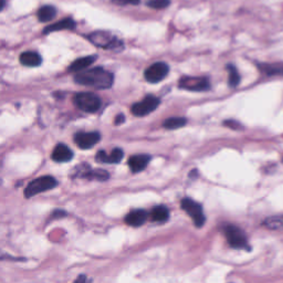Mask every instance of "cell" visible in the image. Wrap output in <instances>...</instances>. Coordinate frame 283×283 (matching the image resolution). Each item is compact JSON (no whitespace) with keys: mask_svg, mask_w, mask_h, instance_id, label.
I'll return each instance as SVG.
<instances>
[{"mask_svg":"<svg viewBox=\"0 0 283 283\" xmlns=\"http://www.w3.org/2000/svg\"><path fill=\"white\" fill-rule=\"evenodd\" d=\"M74 81L80 85L91 86L98 90L110 89L113 85V74L102 67H95L87 71H79L74 75Z\"/></svg>","mask_w":283,"mask_h":283,"instance_id":"1","label":"cell"},{"mask_svg":"<svg viewBox=\"0 0 283 283\" xmlns=\"http://www.w3.org/2000/svg\"><path fill=\"white\" fill-rule=\"evenodd\" d=\"M87 39L94 46L105 50L115 51V52H119L124 48V43H123L122 40H119L109 31H95V33L87 35Z\"/></svg>","mask_w":283,"mask_h":283,"instance_id":"2","label":"cell"},{"mask_svg":"<svg viewBox=\"0 0 283 283\" xmlns=\"http://www.w3.org/2000/svg\"><path fill=\"white\" fill-rule=\"evenodd\" d=\"M74 103L80 110L84 111L86 113H95L101 107L102 101L97 94L91 92H82L75 95Z\"/></svg>","mask_w":283,"mask_h":283,"instance_id":"3","label":"cell"},{"mask_svg":"<svg viewBox=\"0 0 283 283\" xmlns=\"http://www.w3.org/2000/svg\"><path fill=\"white\" fill-rule=\"evenodd\" d=\"M58 182L57 179L52 176H42L40 178L34 179L27 186L25 189V196L26 198H31L43 191L53 189L54 187H57Z\"/></svg>","mask_w":283,"mask_h":283,"instance_id":"4","label":"cell"},{"mask_svg":"<svg viewBox=\"0 0 283 283\" xmlns=\"http://www.w3.org/2000/svg\"><path fill=\"white\" fill-rule=\"evenodd\" d=\"M182 208L189 215L191 219L194 220L195 225H196L197 227L204 226L206 221V217H205L204 210H202V207L200 204H198V202H196L190 198H184L182 200Z\"/></svg>","mask_w":283,"mask_h":283,"instance_id":"5","label":"cell"},{"mask_svg":"<svg viewBox=\"0 0 283 283\" xmlns=\"http://www.w3.org/2000/svg\"><path fill=\"white\" fill-rule=\"evenodd\" d=\"M225 234L228 244L234 249H246L248 248V240L244 231L236 226H227L225 229Z\"/></svg>","mask_w":283,"mask_h":283,"instance_id":"6","label":"cell"},{"mask_svg":"<svg viewBox=\"0 0 283 283\" xmlns=\"http://www.w3.org/2000/svg\"><path fill=\"white\" fill-rule=\"evenodd\" d=\"M159 99L153 95H147V97L142 100L141 102L135 103L132 106V113L135 117H145V115L150 114L153 111L157 109L159 105Z\"/></svg>","mask_w":283,"mask_h":283,"instance_id":"7","label":"cell"},{"mask_svg":"<svg viewBox=\"0 0 283 283\" xmlns=\"http://www.w3.org/2000/svg\"><path fill=\"white\" fill-rule=\"evenodd\" d=\"M179 87L187 91H207L209 90V81L206 78H196V77H183L179 80Z\"/></svg>","mask_w":283,"mask_h":283,"instance_id":"8","label":"cell"},{"mask_svg":"<svg viewBox=\"0 0 283 283\" xmlns=\"http://www.w3.org/2000/svg\"><path fill=\"white\" fill-rule=\"evenodd\" d=\"M169 72V67L165 62H156L145 71V79L150 83H158L166 78Z\"/></svg>","mask_w":283,"mask_h":283,"instance_id":"9","label":"cell"},{"mask_svg":"<svg viewBox=\"0 0 283 283\" xmlns=\"http://www.w3.org/2000/svg\"><path fill=\"white\" fill-rule=\"evenodd\" d=\"M100 139H101V135L99 132H90V133H77L74 135V142L80 149L82 150H89L98 144Z\"/></svg>","mask_w":283,"mask_h":283,"instance_id":"10","label":"cell"},{"mask_svg":"<svg viewBox=\"0 0 283 283\" xmlns=\"http://www.w3.org/2000/svg\"><path fill=\"white\" fill-rule=\"evenodd\" d=\"M123 156H124V153L121 149H114L111 154H106V151L104 150H100L97 154V162L99 163H106V164H117L122 161Z\"/></svg>","mask_w":283,"mask_h":283,"instance_id":"11","label":"cell"},{"mask_svg":"<svg viewBox=\"0 0 283 283\" xmlns=\"http://www.w3.org/2000/svg\"><path fill=\"white\" fill-rule=\"evenodd\" d=\"M73 157V151L65 144H58L54 147L51 158L57 163L70 162Z\"/></svg>","mask_w":283,"mask_h":283,"instance_id":"12","label":"cell"},{"mask_svg":"<svg viewBox=\"0 0 283 283\" xmlns=\"http://www.w3.org/2000/svg\"><path fill=\"white\" fill-rule=\"evenodd\" d=\"M150 161V155L145 154L134 155V156L129 159V166L134 173H138V171H142L147 165H149Z\"/></svg>","mask_w":283,"mask_h":283,"instance_id":"13","label":"cell"},{"mask_svg":"<svg viewBox=\"0 0 283 283\" xmlns=\"http://www.w3.org/2000/svg\"><path fill=\"white\" fill-rule=\"evenodd\" d=\"M147 219V213L143 209L133 210L125 217V222L132 227H139L145 224Z\"/></svg>","mask_w":283,"mask_h":283,"instance_id":"14","label":"cell"},{"mask_svg":"<svg viewBox=\"0 0 283 283\" xmlns=\"http://www.w3.org/2000/svg\"><path fill=\"white\" fill-rule=\"evenodd\" d=\"M75 28V21L72 18H66L63 20H60V21L53 23V25H50L49 27H47L45 30H43V33L48 34L51 33H55V31H61V30H73Z\"/></svg>","mask_w":283,"mask_h":283,"instance_id":"15","label":"cell"},{"mask_svg":"<svg viewBox=\"0 0 283 283\" xmlns=\"http://www.w3.org/2000/svg\"><path fill=\"white\" fill-rule=\"evenodd\" d=\"M80 177L87 178V179H94V181L104 182L107 181L110 177L109 173L103 169H91V167H86V168L79 174Z\"/></svg>","mask_w":283,"mask_h":283,"instance_id":"16","label":"cell"},{"mask_svg":"<svg viewBox=\"0 0 283 283\" xmlns=\"http://www.w3.org/2000/svg\"><path fill=\"white\" fill-rule=\"evenodd\" d=\"M20 62L21 65L26 67H38L41 65L42 58L41 55L37 52H33V51H27V52H23L20 55Z\"/></svg>","mask_w":283,"mask_h":283,"instance_id":"17","label":"cell"},{"mask_svg":"<svg viewBox=\"0 0 283 283\" xmlns=\"http://www.w3.org/2000/svg\"><path fill=\"white\" fill-rule=\"evenodd\" d=\"M97 57L95 55H90V57H84V58H80L69 67V71L71 72H79V71L85 70L87 67H90L92 63L95 61Z\"/></svg>","mask_w":283,"mask_h":283,"instance_id":"18","label":"cell"},{"mask_svg":"<svg viewBox=\"0 0 283 283\" xmlns=\"http://www.w3.org/2000/svg\"><path fill=\"white\" fill-rule=\"evenodd\" d=\"M57 10L53 6H43L38 11V19L41 22H49L55 17Z\"/></svg>","mask_w":283,"mask_h":283,"instance_id":"19","label":"cell"},{"mask_svg":"<svg viewBox=\"0 0 283 283\" xmlns=\"http://www.w3.org/2000/svg\"><path fill=\"white\" fill-rule=\"evenodd\" d=\"M169 218V211L165 206H157L151 211V219L157 222H165Z\"/></svg>","mask_w":283,"mask_h":283,"instance_id":"20","label":"cell"},{"mask_svg":"<svg viewBox=\"0 0 283 283\" xmlns=\"http://www.w3.org/2000/svg\"><path fill=\"white\" fill-rule=\"evenodd\" d=\"M260 70L269 75H283V63L260 65Z\"/></svg>","mask_w":283,"mask_h":283,"instance_id":"21","label":"cell"},{"mask_svg":"<svg viewBox=\"0 0 283 283\" xmlns=\"http://www.w3.org/2000/svg\"><path fill=\"white\" fill-rule=\"evenodd\" d=\"M186 122H187L186 118L184 117H169L165 119L163 125H164V127L167 130H176L179 129V127L185 126Z\"/></svg>","mask_w":283,"mask_h":283,"instance_id":"22","label":"cell"},{"mask_svg":"<svg viewBox=\"0 0 283 283\" xmlns=\"http://www.w3.org/2000/svg\"><path fill=\"white\" fill-rule=\"evenodd\" d=\"M265 227L269 229L276 230V229H282L283 228V216H276V217H270L266 219L264 222Z\"/></svg>","mask_w":283,"mask_h":283,"instance_id":"23","label":"cell"},{"mask_svg":"<svg viewBox=\"0 0 283 283\" xmlns=\"http://www.w3.org/2000/svg\"><path fill=\"white\" fill-rule=\"evenodd\" d=\"M227 69H228V82H229V86L231 87H236L239 82H240V75H239L238 71L236 67H234L233 65H229L227 67Z\"/></svg>","mask_w":283,"mask_h":283,"instance_id":"24","label":"cell"},{"mask_svg":"<svg viewBox=\"0 0 283 283\" xmlns=\"http://www.w3.org/2000/svg\"><path fill=\"white\" fill-rule=\"evenodd\" d=\"M170 5V0H150L147 2V6L153 8V9H164Z\"/></svg>","mask_w":283,"mask_h":283,"instance_id":"25","label":"cell"},{"mask_svg":"<svg viewBox=\"0 0 283 283\" xmlns=\"http://www.w3.org/2000/svg\"><path fill=\"white\" fill-rule=\"evenodd\" d=\"M114 2L119 3V5H133L136 6L141 2V0H114Z\"/></svg>","mask_w":283,"mask_h":283,"instance_id":"26","label":"cell"},{"mask_svg":"<svg viewBox=\"0 0 283 283\" xmlns=\"http://www.w3.org/2000/svg\"><path fill=\"white\" fill-rule=\"evenodd\" d=\"M224 124L226 126H229L231 129H234V130H239V129H242V126L239 124L238 122H234V121H225Z\"/></svg>","mask_w":283,"mask_h":283,"instance_id":"27","label":"cell"},{"mask_svg":"<svg viewBox=\"0 0 283 283\" xmlns=\"http://www.w3.org/2000/svg\"><path fill=\"white\" fill-rule=\"evenodd\" d=\"M125 121V117L123 114H118L117 117V118H115V121H114V123H115V125H119V124H122L123 122Z\"/></svg>","mask_w":283,"mask_h":283,"instance_id":"28","label":"cell"},{"mask_svg":"<svg viewBox=\"0 0 283 283\" xmlns=\"http://www.w3.org/2000/svg\"><path fill=\"white\" fill-rule=\"evenodd\" d=\"M52 216H53V218L65 217V216H67V214H66V211H63V210H55V211H53Z\"/></svg>","mask_w":283,"mask_h":283,"instance_id":"29","label":"cell"},{"mask_svg":"<svg viewBox=\"0 0 283 283\" xmlns=\"http://www.w3.org/2000/svg\"><path fill=\"white\" fill-rule=\"evenodd\" d=\"M5 5H6L5 0H0V11H1L3 8H5Z\"/></svg>","mask_w":283,"mask_h":283,"instance_id":"30","label":"cell"},{"mask_svg":"<svg viewBox=\"0 0 283 283\" xmlns=\"http://www.w3.org/2000/svg\"><path fill=\"white\" fill-rule=\"evenodd\" d=\"M77 281H80V282H82V281H86V278H85V277H80Z\"/></svg>","mask_w":283,"mask_h":283,"instance_id":"31","label":"cell"}]
</instances>
